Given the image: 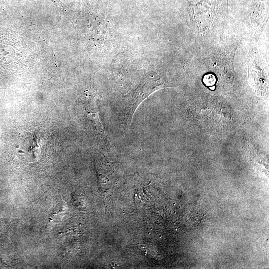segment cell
I'll use <instances>...</instances> for the list:
<instances>
[{"label": "cell", "instance_id": "3", "mask_svg": "<svg viewBox=\"0 0 269 269\" xmlns=\"http://www.w3.org/2000/svg\"><path fill=\"white\" fill-rule=\"evenodd\" d=\"M83 115L88 125L96 133L104 147L108 149L112 147L104 132L94 101H90L83 106Z\"/></svg>", "mask_w": 269, "mask_h": 269}, {"label": "cell", "instance_id": "1", "mask_svg": "<svg viewBox=\"0 0 269 269\" xmlns=\"http://www.w3.org/2000/svg\"><path fill=\"white\" fill-rule=\"evenodd\" d=\"M228 0H201L189 3V13L192 25L199 32L211 29L227 12Z\"/></svg>", "mask_w": 269, "mask_h": 269}, {"label": "cell", "instance_id": "4", "mask_svg": "<svg viewBox=\"0 0 269 269\" xmlns=\"http://www.w3.org/2000/svg\"><path fill=\"white\" fill-rule=\"evenodd\" d=\"M67 207L64 201H61L57 204L53 208L50 214V219H56L58 217H62L67 212Z\"/></svg>", "mask_w": 269, "mask_h": 269}, {"label": "cell", "instance_id": "2", "mask_svg": "<svg viewBox=\"0 0 269 269\" xmlns=\"http://www.w3.org/2000/svg\"><path fill=\"white\" fill-rule=\"evenodd\" d=\"M165 81L159 76L148 78L131 94L125 98L120 113V119L124 128L131 125L134 113L141 103L151 93L164 86Z\"/></svg>", "mask_w": 269, "mask_h": 269}]
</instances>
